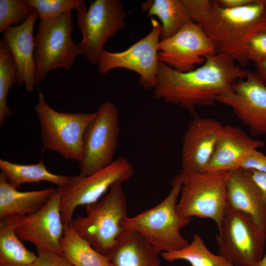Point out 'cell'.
I'll return each instance as SVG.
<instances>
[{"instance_id":"32","label":"cell","mask_w":266,"mask_h":266,"mask_svg":"<svg viewBox=\"0 0 266 266\" xmlns=\"http://www.w3.org/2000/svg\"><path fill=\"white\" fill-rule=\"evenodd\" d=\"M239 168L266 172V155L257 150H252L242 159Z\"/></svg>"},{"instance_id":"36","label":"cell","mask_w":266,"mask_h":266,"mask_svg":"<svg viewBox=\"0 0 266 266\" xmlns=\"http://www.w3.org/2000/svg\"><path fill=\"white\" fill-rule=\"evenodd\" d=\"M255 266H266V253Z\"/></svg>"},{"instance_id":"27","label":"cell","mask_w":266,"mask_h":266,"mask_svg":"<svg viewBox=\"0 0 266 266\" xmlns=\"http://www.w3.org/2000/svg\"><path fill=\"white\" fill-rule=\"evenodd\" d=\"M18 83L17 67L5 41H0V126L13 114L8 107L7 97L10 88Z\"/></svg>"},{"instance_id":"38","label":"cell","mask_w":266,"mask_h":266,"mask_svg":"<svg viewBox=\"0 0 266 266\" xmlns=\"http://www.w3.org/2000/svg\"><path fill=\"white\" fill-rule=\"evenodd\" d=\"M265 2L266 4V0H265Z\"/></svg>"},{"instance_id":"21","label":"cell","mask_w":266,"mask_h":266,"mask_svg":"<svg viewBox=\"0 0 266 266\" xmlns=\"http://www.w3.org/2000/svg\"><path fill=\"white\" fill-rule=\"evenodd\" d=\"M160 254L137 234L125 231L107 257L114 266H161Z\"/></svg>"},{"instance_id":"1","label":"cell","mask_w":266,"mask_h":266,"mask_svg":"<svg viewBox=\"0 0 266 266\" xmlns=\"http://www.w3.org/2000/svg\"><path fill=\"white\" fill-rule=\"evenodd\" d=\"M236 63L231 56L217 53L206 57L200 67L181 72L160 62L153 95L194 114L196 107L213 105L218 96L232 91L233 85L246 76L247 70Z\"/></svg>"},{"instance_id":"5","label":"cell","mask_w":266,"mask_h":266,"mask_svg":"<svg viewBox=\"0 0 266 266\" xmlns=\"http://www.w3.org/2000/svg\"><path fill=\"white\" fill-rule=\"evenodd\" d=\"M230 171L196 172L181 169L180 199L177 214L213 220L218 229L227 212V181Z\"/></svg>"},{"instance_id":"11","label":"cell","mask_w":266,"mask_h":266,"mask_svg":"<svg viewBox=\"0 0 266 266\" xmlns=\"http://www.w3.org/2000/svg\"><path fill=\"white\" fill-rule=\"evenodd\" d=\"M119 117L113 102L100 104L84 135L78 175H89L114 160L120 132Z\"/></svg>"},{"instance_id":"16","label":"cell","mask_w":266,"mask_h":266,"mask_svg":"<svg viewBox=\"0 0 266 266\" xmlns=\"http://www.w3.org/2000/svg\"><path fill=\"white\" fill-rule=\"evenodd\" d=\"M223 126L210 118L194 117L183 137L181 169L196 172L205 171Z\"/></svg>"},{"instance_id":"22","label":"cell","mask_w":266,"mask_h":266,"mask_svg":"<svg viewBox=\"0 0 266 266\" xmlns=\"http://www.w3.org/2000/svg\"><path fill=\"white\" fill-rule=\"evenodd\" d=\"M0 169L9 183L17 189L25 183H39L42 181L52 183L58 187H66L74 177L52 173L47 169L42 160L36 164L23 165L1 159Z\"/></svg>"},{"instance_id":"28","label":"cell","mask_w":266,"mask_h":266,"mask_svg":"<svg viewBox=\"0 0 266 266\" xmlns=\"http://www.w3.org/2000/svg\"><path fill=\"white\" fill-rule=\"evenodd\" d=\"M35 10L40 20H52L77 10L85 2L82 0H26Z\"/></svg>"},{"instance_id":"8","label":"cell","mask_w":266,"mask_h":266,"mask_svg":"<svg viewBox=\"0 0 266 266\" xmlns=\"http://www.w3.org/2000/svg\"><path fill=\"white\" fill-rule=\"evenodd\" d=\"M218 232V254L233 266H255L264 256L266 232L248 214L229 206Z\"/></svg>"},{"instance_id":"31","label":"cell","mask_w":266,"mask_h":266,"mask_svg":"<svg viewBox=\"0 0 266 266\" xmlns=\"http://www.w3.org/2000/svg\"><path fill=\"white\" fill-rule=\"evenodd\" d=\"M36 251L37 258L30 266H73L62 254L47 250Z\"/></svg>"},{"instance_id":"10","label":"cell","mask_w":266,"mask_h":266,"mask_svg":"<svg viewBox=\"0 0 266 266\" xmlns=\"http://www.w3.org/2000/svg\"><path fill=\"white\" fill-rule=\"evenodd\" d=\"M134 173L133 166L129 161L120 157L89 175L74 176L72 182L64 187L61 197V212L64 226L71 224L77 207L98 201L113 184L130 180Z\"/></svg>"},{"instance_id":"14","label":"cell","mask_w":266,"mask_h":266,"mask_svg":"<svg viewBox=\"0 0 266 266\" xmlns=\"http://www.w3.org/2000/svg\"><path fill=\"white\" fill-rule=\"evenodd\" d=\"M210 40L197 24L191 22L170 37L160 40L158 60L174 70L186 72L217 54Z\"/></svg>"},{"instance_id":"12","label":"cell","mask_w":266,"mask_h":266,"mask_svg":"<svg viewBox=\"0 0 266 266\" xmlns=\"http://www.w3.org/2000/svg\"><path fill=\"white\" fill-rule=\"evenodd\" d=\"M152 29L142 38L126 50L110 52L103 49L98 63V71L102 75L116 68L133 71L139 76V83L146 90H153L159 61L158 46L162 25L151 18Z\"/></svg>"},{"instance_id":"2","label":"cell","mask_w":266,"mask_h":266,"mask_svg":"<svg viewBox=\"0 0 266 266\" xmlns=\"http://www.w3.org/2000/svg\"><path fill=\"white\" fill-rule=\"evenodd\" d=\"M191 21L198 25L217 53L232 57L241 66L247 64L245 45L255 33L266 27L265 0H254L245 6L227 9L213 0H182Z\"/></svg>"},{"instance_id":"30","label":"cell","mask_w":266,"mask_h":266,"mask_svg":"<svg viewBox=\"0 0 266 266\" xmlns=\"http://www.w3.org/2000/svg\"><path fill=\"white\" fill-rule=\"evenodd\" d=\"M246 62L255 64L266 61V27L252 35L247 41L244 49Z\"/></svg>"},{"instance_id":"25","label":"cell","mask_w":266,"mask_h":266,"mask_svg":"<svg viewBox=\"0 0 266 266\" xmlns=\"http://www.w3.org/2000/svg\"><path fill=\"white\" fill-rule=\"evenodd\" d=\"M143 10L162 23L160 40L170 37L186 25L193 22L182 0H149L141 3Z\"/></svg>"},{"instance_id":"26","label":"cell","mask_w":266,"mask_h":266,"mask_svg":"<svg viewBox=\"0 0 266 266\" xmlns=\"http://www.w3.org/2000/svg\"><path fill=\"white\" fill-rule=\"evenodd\" d=\"M161 256L167 262L183 260L191 266H233L223 257L212 253L198 234L185 247L174 251L162 252Z\"/></svg>"},{"instance_id":"19","label":"cell","mask_w":266,"mask_h":266,"mask_svg":"<svg viewBox=\"0 0 266 266\" xmlns=\"http://www.w3.org/2000/svg\"><path fill=\"white\" fill-rule=\"evenodd\" d=\"M227 193L229 206L249 215L266 232V197L247 170L238 168L230 171Z\"/></svg>"},{"instance_id":"24","label":"cell","mask_w":266,"mask_h":266,"mask_svg":"<svg viewBox=\"0 0 266 266\" xmlns=\"http://www.w3.org/2000/svg\"><path fill=\"white\" fill-rule=\"evenodd\" d=\"M60 246L63 255L73 266H109L111 264L108 257L95 249L70 224L64 226Z\"/></svg>"},{"instance_id":"37","label":"cell","mask_w":266,"mask_h":266,"mask_svg":"<svg viewBox=\"0 0 266 266\" xmlns=\"http://www.w3.org/2000/svg\"><path fill=\"white\" fill-rule=\"evenodd\" d=\"M109 266H114L112 264H110Z\"/></svg>"},{"instance_id":"9","label":"cell","mask_w":266,"mask_h":266,"mask_svg":"<svg viewBox=\"0 0 266 266\" xmlns=\"http://www.w3.org/2000/svg\"><path fill=\"white\" fill-rule=\"evenodd\" d=\"M77 26L82 34L78 43L88 62L98 65L103 46L126 27V13L119 0H96L87 9L86 3L76 10Z\"/></svg>"},{"instance_id":"33","label":"cell","mask_w":266,"mask_h":266,"mask_svg":"<svg viewBox=\"0 0 266 266\" xmlns=\"http://www.w3.org/2000/svg\"><path fill=\"white\" fill-rule=\"evenodd\" d=\"M254 0H214L213 1L219 6L227 9L236 8L247 5Z\"/></svg>"},{"instance_id":"6","label":"cell","mask_w":266,"mask_h":266,"mask_svg":"<svg viewBox=\"0 0 266 266\" xmlns=\"http://www.w3.org/2000/svg\"><path fill=\"white\" fill-rule=\"evenodd\" d=\"M34 110L39 120L43 147L65 159L80 162L84 135L94 113L62 112L52 108L39 93Z\"/></svg>"},{"instance_id":"3","label":"cell","mask_w":266,"mask_h":266,"mask_svg":"<svg viewBox=\"0 0 266 266\" xmlns=\"http://www.w3.org/2000/svg\"><path fill=\"white\" fill-rule=\"evenodd\" d=\"M179 174L172 180L167 196L159 204L132 217H128L123 229L136 233L160 254L181 249L189 244L181 230L191 218L179 216L176 211L177 201L182 188Z\"/></svg>"},{"instance_id":"20","label":"cell","mask_w":266,"mask_h":266,"mask_svg":"<svg viewBox=\"0 0 266 266\" xmlns=\"http://www.w3.org/2000/svg\"><path fill=\"white\" fill-rule=\"evenodd\" d=\"M56 190L55 187H50L21 192L11 185L1 172L0 219L14 216L22 217L37 211L48 202Z\"/></svg>"},{"instance_id":"13","label":"cell","mask_w":266,"mask_h":266,"mask_svg":"<svg viewBox=\"0 0 266 266\" xmlns=\"http://www.w3.org/2000/svg\"><path fill=\"white\" fill-rule=\"evenodd\" d=\"M216 101L230 107L254 135H266V83L257 72L247 70L233 90L218 96Z\"/></svg>"},{"instance_id":"7","label":"cell","mask_w":266,"mask_h":266,"mask_svg":"<svg viewBox=\"0 0 266 266\" xmlns=\"http://www.w3.org/2000/svg\"><path fill=\"white\" fill-rule=\"evenodd\" d=\"M72 14L69 12L52 20H40L34 35L36 85L57 69H68L76 58L83 55L79 43L72 38Z\"/></svg>"},{"instance_id":"17","label":"cell","mask_w":266,"mask_h":266,"mask_svg":"<svg viewBox=\"0 0 266 266\" xmlns=\"http://www.w3.org/2000/svg\"><path fill=\"white\" fill-rule=\"evenodd\" d=\"M37 19L34 10L22 24L9 27L1 33L16 66L17 84L20 87L24 85L28 94L33 92L36 86L33 30Z\"/></svg>"},{"instance_id":"23","label":"cell","mask_w":266,"mask_h":266,"mask_svg":"<svg viewBox=\"0 0 266 266\" xmlns=\"http://www.w3.org/2000/svg\"><path fill=\"white\" fill-rule=\"evenodd\" d=\"M19 216L0 221V266H30L37 256L29 251L15 232Z\"/></svg>"},{"instance_id":"29","label":"cell","mask_w":266,"mask_h":266,"mask_svg":"<svg viewBox=\"0 0 266 266\" xmlns=\"http://www.w3.org/2000/svg\"><path fill=\"white\" fill-rule=\"evenodd\" d=\"M33 10L26 0H0V32L22 24Z\"/></svg>"},{"instance_id":"4","label":"cell","mask_w":266,"mask_h":266,"mask_svg":"<svg viewBox=\"0 0 266 266\" xmlns=\"http://www.w3.org/2000/svg\"><path fill=\"white\" fill-rule=\"evenodd\" d=\"M128 204L122 183L113 184L98 201L86 206L85 216L79 215L70 225L100 254H109L125 230Z\"/></svg>"},{"instance_id":"34","label":"cell","mask_w":266,"mask_h":266,"mask_svg":"<svg viewBox=\"0 0 266 266\" xmlns=\"http://www.w3.org/2000/svg\"><path fill=\"white\" fill-rule=\"evenodd\" d=\"M247 171L252 180L266 197V172Z\"/></svg>"},{"instance_id":"18","label":"cell","mask_w":266,"mask_h":266,"mask_svg":"<svg viewBox=\"0 0 266 266\" xmlns=\"http://www.w3.org/2000/svg\"><path fill=\"white\" fill-rule=\"evenodd\" d=\"M264 146L263 141L251 138L240 128L230 125L224 126L204 172L238 169L241 161L248 153Z\"/></svg>"},{"instance_id":"35","label":"cell","mask_w":266,"mask_h":266,"mask_svg":"<svg viewBox=\"0 0 266 266\" xmlns=\"http://www.w3.org/2000/svg\"><path fill=\"white\" fill-rule=\"evenodd\" d=\"M257 73L266 83V61L255 64Z\"/></svg>"},{"instance_id":"15","label":"cell","mask_w":266,"mask_h":266,"mask_svg":"<svg viewBox=\"0 0 266 266\" xmlns=\"http://www.w3.org/2000/svg\"><path fill=\"white\" fill-rule=\"evenodd\" d=\"M64 187H58L48 202L37 211L18 218L15 232L22 241L33 244L36 250L63 254L60 241L64 225L61 212V200Z\"/></svg>"}]
</instances>
